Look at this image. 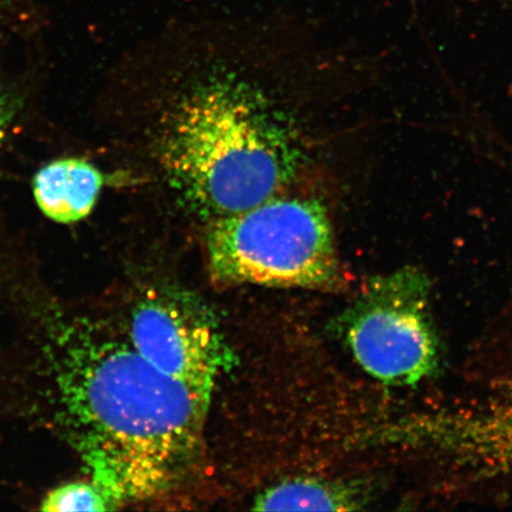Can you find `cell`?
Returning a JSON list of instances; mask_svg holds the SVG:
<instances>
[{"mask_svg": "<svg viewBox=\"0 0 512 512\" xmlns=\"http://www.w3.org/2000/svg\"><path fill=\"white\" fill-rule=\"evenodd\" d=\"M326 68L208 54L164 67L142 133L150 181L202 227L292 191L323 143Z\"/></svg>", "mask_w": 512, "mask_h": 512, "instance_id": "6da1fadb", "label": "cell"}, {"mask_svg": "<svg viewBox=\"0 0 512 512\" xmlns=\"http://www.w3.org/2000/svg\"><path fill=\"white\" fill-rule=\"evenodd\" d=\"M37 313L56 421L92 482L118 508L174 488L200 454L211 394L153 367L105 323L49 304Z\"/></svg>", "mask_w": 512, "mask_h": 512, "instance_id": "7a4b0ae2", "label": "cell"}, {"mask_svg": "<svg viewBox=\"0 0 512 512\" xmlns=\"http://www.w3.org/2000/svg\"><path fill=\"white\" fill-rule=\"evenodd\" d=\"M328 206L288 191L203 227L210 279L219 286L260 285L335 291L344 285Z\"/></svg>", "mask_w": 512, "mask_h": 512, "instance_id": "3957f363", "label": "cell"}, {"mask_svg": "<svg viewBox=\"0 0 512 512\" xmlns=\"http://www.w3.org/2000/svg\"><path fill=\"white\" fill-rule=\"evenodd\" d=\"M431 285L416 268L380 275L338 319V331L355 360L374 379L415 386L440 366L432 317Z\"/></svg>", "mask_w": 512, "mask_h": 512, "instance_id": "277c9868", "label": "cell"}, {"mask_svg": "<svg viewBox=\"0 0 512 512\" xmlns=\"http://www.w3.org/2000/svg\"><path fill=\"white\" fill-rule=\"evenodd\" d=\"M124 332L153 367L209 394L234 363L215 313L182 288L153 287L142 293L128 311Z\"/></svg>", "mask_w": 512, "mask_h": 512, "instance_id": "5b68a950", "label": "cell"}, {"mask_svg": "<svg viewBox=\"0 0 512 512\" xmlns=\"http://www.w3.org/2000/svg\"><path fill=\"white\" fill-rule=\"evenodd\" d=\"M105 183V175L93 163L67 157L42 166L32 179V192L47 219L74 224L92 214Z\"/></svg>", "mask_w": 512, "mask_h": 512, "instance_id": "8992f818", "label": "cell"}, {"mask_svg": "<svg viewBox=\"0 0 512 512\" xmlns=\"http://www.w3.org/2000/svg\"><path fill=\"white\" fill-rule=\"evenodd\" d=\"M370 485L361 479L293 478L262 491L258 511H355L370 501Z\"/></svg>", "mask_w": 512, "mask_h": 512, "instance_id": "52a82bcc", "label": "cell"}, {"mask_svg": "<svg viewBox=\"0 0 512 512\" xmlns=\"http://www.w3.org/2000/svg\"><path fill=\"white\" fill-rule=\"evenodd\" d=\"M40 509L48 512H100L118 509V507L98 484L89 479L57 486L44 497Z\"/></svg>", "mask_w": 512, "mask_h": 512, "instance_id": "ba28073f", "label": "cell"}, {"mask_svg": "<svg viewBox=\"0 0 512 512\" xmlns=\"http://www.w3.org/2000/svg\"><path fill=\"white\" fill-rule=\"evenodd\" d=\"M22 108V95L15 89L0 86V149H2L10 128L15 123Z\"/></svg>", "mask_w": 512, "mask_h": 512, "instance_id": "9c48e42d", "label": "cell"}, {"mask_svg": "<svg viewBox=\"0 0 512 512\" xmlns=\"http://www.w3.org/2000/svg\"><path fill=\"white\" fill-rule=\"evenodd\" d=\"M5 2L6 0H0V6H2Z\"/></svg>", "mask_w": 512, "mask_h": 512, "instance_id": "30bf717a", "label": "cell"}]
</instances>
